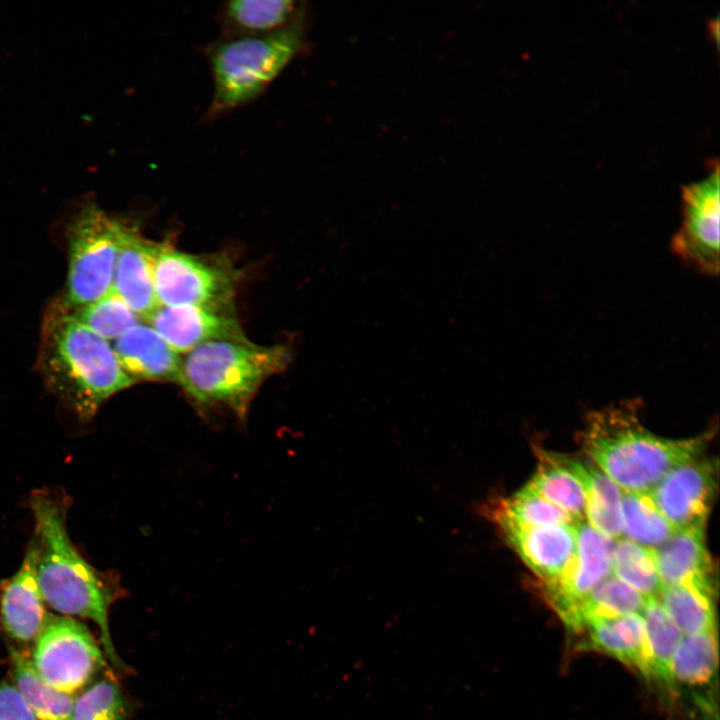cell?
Wrapping results in <instances>:
<instances>
[{
    "mask_svg": "<svg viewBox=\"0 0 720 720\" xmlns=\"http://www.w3.org/2000/svg\"><path fill=\"white\" fill-rule=\"evenodd\" d=\"M30 507L35 519L37 579L45 603L64 616L95 622L105 655L116 668L127 670L114 648L108 621L111 605L124 593L118 579L93 567L70 540L65 496L37 490L30 497Z\"/></svg>",
    "mask_w": 720,
    "mask_h": 720,
    "instance_id": "cell-1",
    "label": "cell"
},
{
    "mask_svg": "<svg viewBox=\"0 0 720 720\" xmlns=\"http://www.w3.org/2000/svg\"><path fill=\"white\" fill-rule=\"evenodd\" d=\"M46 386L81 420L135 381L120 366L113 347L58 303L47 313L39 353Z\"/></svg>",
    "mask_w": 720,
    "mask_h": 720,
    "instance_id": "cell-2",
    "label": "cell"
},
{
    "mask_svg": "<svg viewBox=\"0 0 720 720\" xmlns=\"http://www.w3.org/2000/svg\"><path fill=\"white\" fill-rule=\"evenodd\" d=\"M633 402L591 412L581 432L582 447L621 490L648 493L670 470L701 456L711 433L667 439L647 430Z\"/></svg>",
    "mask_w": 720,
    "mask_h": 720,
    "instance_id": "cell-3",
    "label": "cell"
},
{
    "mask_svg": "<svg viewBox=\"0 0 720 720\" xmlns=\"http://www.w3.org/2000/svg\"><path fill=\"white\" fill-rule=\"evenodd\" d=\"M292 359L287 345L262 346L246 340L209 341L182 358L180 386L202 406H223L239 419L263 382L283 372Z\"/></svg>",
    "mask_w": 720,
    "mask_h": 720,
    "instance_id": "cell-4",
    "label": "cell"
},
{
    "mask_svg": "<svg viewBox=\"0 0 720 720\" xmlns=\"http://www.w3.org/2000/svg\"><path fill=\"white\" fill-rule=\"evenodd\" d=\"M298 18L278 31L230 37L209 52L213 96L208 117L214 118L259 97L290 63L301 47Z\"/></svg>",
    "mask_w": 720,
    "mask_h": 720,
    "instance_id": "cell-5",
    "label": "cell"
},
{
    "mask_svg": "<svg viewBox=\"0 0 720 720\" xmlns=\"http://www.w3.org/2000/svg\"><path fill=\"white\" fill-rule=\"evenodd\" d=\"M125 224L95 205L85 207L69 231V263L63 304L85 307L113 289L114 270Z\"/></svg>",
    "mask_w": 720,
    "mask_h": 720,
    "instance_id": "cell-6",
    "label": "cell"
},
{
    "mask_svg": "<svg viewBox=\"0 0 720 720\" xmlns=\"http://www.w3.org/2000/svg\"><path fill=\"white\" fill-rule=\"evenodd\" d=\"M238 271L223 257H207L159 243L154 282L159 306L232 307Z\"/></svg>",
    "mask_w": 720,
    "mask_h": 720,
    "instance_id": "cell-7",
    "label": "cell"
},
{
    "mask_svg": "<svg viewBox=\"0 0 720 720\" xmlns=\"http://www.w3.org/2000/svg\"><path fill=\"white\" fill-rule=\"evenodd\" d=\"M31 662L55 689L74 694L106 666L104 655L85 625L64 615L48 613L35 640Z\"/></svg>",
    "mask_w": 720,
    "mask_h": 720,
    "instance_id": "cell-8",
    "label": "cell"
},
{
    "mask_svg": "<svg viewBox=\"0 0 720 720\" xmlns=\"http://www.w3.org/2000/svg\"><path fill=\"white\" fill-rule=\"evenodd\" d=\"M719 166L704 179L682 187V222L672 252L697 272L719 274Z\"/></svg>",
    "mask_w": 720,
    "mask_h": 720,
    "instance_id": "cell-9",
    "label": "cell"
},
{
    "mask_svg": "<svg viewBox=\"0 0 720 720\" xmlns=\"http://www.w3.org/2000/svg\"><path fill=\"white\" fill-rule=\"evenodd\" d=\"M575 530V556L568 571L556 582L541 584L545 600L569 630L574 626L581 602L612 574L615 542L586 521L576 524Z\"/></svg>",
    "mask_w": 720,
    "mask_h": 720,
    "instance_id": "cell-10",
    "label": "cell"
},
{
    "mask_svg": "<svg viewBox=\"0 0 720 720\" xmlns=\"http://www.w3.org/2000/svg\"><path fill=\"white\" fill-rule=\"evenodd\" d=\"M716 487V462L699 456L670 470L649 494L661 515L678 531L705 527Z\"/></svg>",
    "mask_w": 720,
    "mask_h": 720,
    "instance_id": "cell-11",
    "label": "cell"
},
{
    "mask_svg": "<svg viewBox=\"0 0 720 720\" xmlns=\"http://www.w3.org/2000/svg\"><path fill=\"white\" fill-rule=\"evenodd\" d=\"M178 354L214 340H246L232 307L158 306L145 320Z\"/></svg>",
    "mask_w": 720,
    "mask_h": 720,
    "instance_id": "cell-12",
    "label": "cell"
},
{
    "mask_svg": "<svg viewBox=\"0 0 720 720\" xmlns=\"http://www.w3.org/2000/svg\"><path fill=\"white\" fill-rule=\"evenodd\" d=\"M45 604L37 579V547L32 538L18 571L0 588V620L8 636L20 643L35 641L48 614Z\"/></svg>",
    "mask_w": 720,
    "mask_h": 720,
    "instance_id": "cell-13",
    "label": "cell"
},
{
    "mask_svg": "<svg viewBox=\"0 0 720 720\" xmlns=\"http://www.w3.org/2000/svg\"><path fill=\"white\" fill-rule=\"evenodd\" d=\"M505 539L542 583L560 580L576 550L575 525L524 527L498 525Z\"/></svg>",
    "mask_w": 720,
    "mask_h": 720,
    "instance_id": "cell-14",
    "label": "cell"
},
{
    "mask_svg": "<svg viewBox=\"0 0 720 720\" xmlns=\"http://www.w3.org/2000/svg\"><path fill=\"white\" fill-rule=\"evenodd\" d=\"M159 243L125 224L117 254L113 290L146 320L159 306L154 282V263Z\"/></svg>",
    "mask_w": 720,
    "mask_h": 720,
    "instance_id": "cell-15",
    "label": "cell"
},
{
    "mask_svg": "<svg viewBox=\"0 0 720 720\" xmlns=\"http://www.w3.org/2000/svg\"><path fill=\"white\" fill-rule=\"evenodd\" d=\"M117 360L135 382L180 384L182 358L147 323H138L114 341Z\"/></svg>",
    "mask_w": 720,
    "mask_h": 720,
    "instance_id": "cell-16",
    "label": "cell"
},
{
    "mask_svg": "<svg viewBox=\"0 0 720 720\" xmlns=\"http://www.w3.org/2000/svg\"><path fill=\"white\" fill-rule=\"evenodd\" d=\"M654 553L663 587L685 585L715 592L714 567L704 527L675 531Z\"/></svg>",
    "mask_w": 720,
    "mask_h": 720,
    "instance_id": "cell-17",
    "label": "cell"
},
{
    "mask_svg": "<svg viewBox=\"0 0 720 720\" xmlns=\"http://www.w3.org/2000/svg\"><path fill=\"white\" fill-rule=\"evenodd\" d=\"M582 630L587 631L586 638L579 642L578 649L604 653L648 679L649 652L642 614L591 619Z\"/></svg>",
    "mask_w": 720,
    "mask_h": 720,
    "instance_id": "cell-18",
    "label": "cell"
},
{
    "mask_svg": "<svg viewBox=\"0 0 720 720\" xmlns=\"http://www.w3.org/2000/svg\"><path fill=\"white\" fill-rule=\"evenodd\" d=\"M558 463L580 483L585 496L587 523L603 535L617 540L622 536V490L590 459L552 452Z\"/></svg>",
    "mask_w": 720,
    "mask_h": 720,
    "instance_id": "cell-19",
    "label": "cell"
},
{
    "mask_svg": "<svg viewBox=\"0 0 720 720\" xmlns=\"http://www.w3.org/2000/svg\"><path fill=\"white\" fill-rule=\"evenodd\" d=\"M11 674L15 687L37 720H70L76 696L48 684L35 670L31 659L10 648Z\"/></svg>",
    "mask_w": 720,
    "mask_h": 720,
    "instance_id": "cell-20",
    "label": "cell"
},
{
    "mask_svg": "<svg viewBox=\"0 0 720 720\" xmlns=\"http://www.w3.org/2000/svg\"><path fill=\"white\" fill-rule=\"evenodd\" d=\"M642 616L648 642V679L673 689L672 664L682 641V632L673 622L658 597H646Z\"/></svg>",
    "mask_w": 720,
    "mask_h": 720,
    "instance_id": "cell-21",
    "label": "cell"
},
{
    "mask_svg": "<svg viewBox=\"0 0 720 720\" xmlns=\"http://www.w3.org/2000/svg\"><path fill=\"white\" fill-rule=\"evenodd\" d=\"M297 16V3L290 0H233L224 8L230 37L269 34L290 25Z\"/></svg>",
    "mask_w": 720,
    "mask_h": 720,
    "instance_id": "cell-22",
    "label": "cell"
},
{
    "mask_svg": "<svg viewBox=\"0 0 720 720\" xmlns=\"http://www.w3.org/2000/svg\"><path fill=\"white\" fill-rule=\"evenodd\" d=\"M537 451L538 466L526 485L565 511L576 523L585 521V496L578 480L556 461L552 452Z\"/></svg>",
    "mask_w": 720,
    "mask_h": 720,
    "instance_id": "cell-23",
    "label": "cell"
},
{
    "mask_svg": "<svg viewBox=\"0 0 720 720\" xmlns=\"http://www.w3.org/2000/svg\"><path fill=\"white\" fill-rule=\"evenodd\" d=\"M718 669L717 630L686 635L676 651L672 664L673 687L688 688L711 685Z\"/></svg>",
    "mask_w": 720,
    "mask_h": 720,
    "instance_id": "cell-24",
    "label": "cell"
},
{
    "mask_svg": "<svg viewBox=\"0 0 720 720\" xmlns=\"http://www.w3.org/2000/svg\"><path fill=\"white\" fill-rule=\"evenodd\" d=\"M487 512L497 526L511 524L539 527L578 524L565 511L544 499L527 485L512 496L490 504Z\"/></svg>",
    "mask_w": 720,
    "mask_h": 720,
    "instance_id": "cell-25",
    "label": "cell"
},
{
    "mask_svg": "<svg viewBox=\"0 0 720 720\" xmlns=\"http://www.w3.org/2000/svg\"><path fill=\"white\" fill-rule=\"evenodd\" d=\"M714 592L694 586L663 587L658 599L682 633L716 629Z\"/></svg>",
    "mask_w": 720,
    "mask_h": 720,
    "instance_id": "cell-26",
    "label": "cell"
},
{
    "mask_svg": "<svg viewBox=\"0 0 720 720\" xmlns=\"http://www.w3.org/2000/svg\"><path fill=\"white\" fill-rule=\"evenodd\" d=\"M622 535L639 545L656 549L674 534V528L656 508L649 492L621 495Z\"/></svg>",
    "mask_w": 720,
    "mask_h": 720,
    "instance_id": "cell-27",
    "label": "cell"
},
{
    "mask_svg": "<svg viewBox=\"0 0 720 720\" xmlns=\"http://www.w3.org/2000/svg\"><path fill=\"white\" fill-rule=\"evenodd\" d=\"M645 600V596L611 574L581 602L571 631H582L591 619L641 614Z\"/></svg>",
    "mask_w": 720,
    "mask_h": 720,
    "instance_id": "cell-28",
    "label": "cell"
},
{
    "mask_svg": "<svg viewBox=\"0 0 720 720\" xmlns=\"http://www.w3.org/2000/svg\"><path fill=\"white\" fill-rule=\"evenodd\" d=\"M612 574L645 597H658L663 588L654 549L622 537L614 542Z\"/></svg>",
    "mask_w": 720,
    "mask_h": 720,
    "instance_id": "cell-29",
    "label": "cell"
},
{
    "mask_svg": "<svg viewBox=\"0 0 720 720\" xmlns=\"http://www.w3.org/2000/svg\"><path fill=\"white\" fill-rule=\"evenodd\" d=\"M70 311L77 320L106 341H115L141 320L113 289L97 301Z\"/></svg>",
    "mask_w": 720,
    "mask_h": 720,
    "instance_id": "cell-30",
    "label": "cell"
},
{
    "mask_svg": "<svg viewBox=\"0 0 720 720\" xmlns=\"http://www.w3.org/2000/svg\"><path fill=\"white\" fill-rule=\"evenodd\" d=\"M131 711L118 683L105 677L75 698L70 720H128Z\"/></svg>",
    "mask_w": 720,
    "mask_h": 720,
    "instance_id": "cell-31",
    "label": "cell"
},
{
    "mask_svg": "<svg viewBox=\"0 0 720 720\" xmlns=\"http://www.w3.org/2000/svg\"><path fill=\"white\" fill-rule=\"evenodd\" d=\"M0 720H37L14 684L0 682Z\"/></svg>",
    "mask_w": 720,
    "mask_h": 720,
    "instance_id": "cell-32",
    "label": "cell"
},
{
    "mask_svg": "<svg viewBox=\"0 0 720 720\" xmlns=\"http://www.w3.org/2000/svg\"><path fill=\"white\" fill-rule=\"evenodd\" d=\"M708 26H709V28H710V32H713V34H714V39H715V41L718 43V39H719V33H718V31H719L718 17H716L715 19H711L710 22H709V24H708Z\"/></svg>",
    "mask_w": 720,
    "mask_h": 720,
    "instance_id": "cell-33",
    "label": "cell"
}]
</instances>
